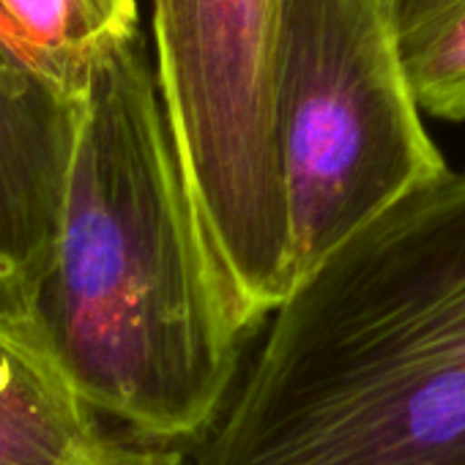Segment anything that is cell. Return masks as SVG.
Wrapping results in <instances>:
<instances>
[{
	"label": "cell",
	"mask_w": 465,
	"mask_h": 465,
	"mask_svg": "<svg viewBox=\"0 0 465 465\" xmlns=\"http://www.w3.org/2000/svg\"><path fill=\"white\" fill-rule=\"evenodd\" d=\"M80 465H170L167 457L156 454V451H132V449H121V446H110L104 454L80 462Z\"/></svg>",
	"instance_id": "cell-9"
},
{
	"label": "cell",
	"mask_w": 465,
	"mask_h": 465,
	"mask_svg": "<svg viewBox=\"0 0 465 465\" xmlns=\"http://www.w3.org/2000/svg\"><path fill=\"white\" fill-rule=\"evenodd\" d=\"M137 20V0H0V42L77 102L99 58L140 34Z\"/></svg>",
	"instance_id": "cell-7"
},
{
	"label": "cell",
	"mask_w": 465,
	"mask_h": 465,
	"mask_svg": "<svg viewBox=\"0 0 465 465\" xmlns=\"http://www.w3.org/2000/svg\"><path fill=\"white\" fill-rule=\"evenodd\" d=\"M247 329L134 34L99 58L77 99L58 232L28 334L94 413L183 440L219 413Z\"/></svg>",
	"instance_id": "cell-1"
},
{
	"label": "cell",
	"mask_w": 465,
	"mask_h": 465,
	"mask_svg": "<svg viewBox=\"0 0 465 465\" xmlns=\"http://www.w3.org/2000/svg\"><path fill=\"white\" fill-rule=\"evenodd\" d=\"M274 121L293 282L449 173L405 83L394 0H280Z\"/></svg>",
	"instance_id": "cell-3"
},
{
	"label": "cell",
	"mask_w": 465,
	"mask_h": 465,
	"mask_svg": "<svg viewBox=\"0 0 465 465\" xmlns=\"http://www.w3.org/2000/svg\"><path fill=\"white\" fill-rule=\"evenodd\" d=\"M110 446L36 342L0 321V465H80Z\"/></svg>",
	"instance_id": "cell-6"
},
{
	"label": "cell",
	"mask_w": 465,
	"mask_h": 465,
	"mask_svg": "<svg viewBox=\"0 0 465 465\" xmlns=\"http://www.w3.org/2000/svg\"><path fill=\"white\" fill-rule=\"evenodd\" d=\"M77 102L0 42V321L28 334L74 143Z\"/></svg>",
	"instance_id": "cell-5"
},
{
	"label": "cell",
	"mask_w": 465,
	"mask_h": 465,
	"mask_svg": "<svg viewBox=\"0 0 465 465\" xmlns=\"http://www.w3.org/2000/svg\"><path fill=\"white\" fill-rule=\"evenodd\" d=\"M194 465H465V173L291 285Z\"/></svg>",
	"instance_id": "cell-2"
},
{
	"label": "cell",
	"mask_w": 465,
	"mask_h": 465,
	"mask_svg": "<svg viewBox=\"0 0 465 465\" xmlns=\"http://www.w3.org/2000/svg\"><path fill=\"white\" fill-rule=\"evenodd\" d=\"M394 39L419 113L465 121V0H394Z\"/></svg>",
	"instance_id": "cell-8"
},
{
	"label": "cell",
	"mask_w": 465,
	"mask_h": 465,
	"mask_svg": "<svg viewBox=\"0 0 465 465\" xmlns=\"http://www.w3.org/2000/svg\"><path fill=\"white\" fill-rule=\"evenodd\" d=\"M167 132L247 323L293 285L274 85L280 0H151Z\"/></svg>",
	"instance_id": "cell-4"
}]
</instances>
